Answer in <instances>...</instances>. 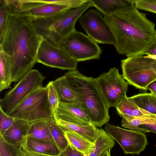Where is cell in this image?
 Wrapping results in <instances>:
<instances>
[{"label": "cell", "mask_w": 156, "mask_h": 156, "mask_svg": "<svg viewBox=\"0 0 156 156\" xmlns=\"http://www.w3.org/2000/svg\"><path fill=\"white\" fill-rule=\"evenodd\" d=\"M14 118L9 116L0 108V133H3L12 125Z\"/></svg>", "instance_id": "cell-32"}, {"label": "cell", "mask_w": 156, "mask_h": 156, "mask_svg": "<svg viewBox=\"0 0 156 156\" xmlns=\"http://www.w3.org/2000/svg\"><path fill=\"white\" fill-rule=\"evenodd\" d=\"M54 119L64 132H74L93 143L100 134V129L92 123L87 125H79L66 122L59 119Z\"/></svg>", "instance_id": "cell-16"}, {"label": "cell", "mask_w": 156, "mask_h": 156, "mask_svg": "<svg viewBox=\"0 0 156 156\" xmlns=\"http://www.w3.org/2000/svg\"><path fill=\"white\" fill-rule=\"evenodd\" d=\"M23 149L26 151L52 156H57L61 151L53 142L27 137Z\"/></svg>", "instance_id": "cell-18"}, {"label": "cell", "mask_w": 156, "mask_h": 156, "mask_svg": "<svg viewBox=\"0 0 156 156\" xmlns=\"http://www.w3.org/2000/svg\"><path fill=\"white\" fill-rule=\"evenodd\" d=\"M147 90L156 92V80L151 83L147 87Z\"/></svg>", "instance_id": "cell-38"}, {"label": "cell", "mask_w": 156, "mask_h": 156, "mask_svg": "<svg viewBox=\"0 0 156 156\" xmlns=\"http://www.w3.org/2000/svg\"><path fill=\"white\" fill-rule=\"evenodd\" d=\"M69 144L83 154L90 153L94 143L77 133L71 132H65Z\"/></svg>", "instance_id": "cell-24"}, {"label": "cell", "mask_w": 156, "mask_h": 156, "mask_svg": "<svg viewBox=\"0 0 156 156\" xmlns=\"http://www.w3.org/2000/svg\"><path fill=\"white\" fill-rule=\"evenodd\" d=\"M46 86L48 89V99L50 108L53 113V118L55 119L56 117L59 103L58 96L52 81L49 82Z\"/></svg>", "instance_id": "cell-29"}, {"label": "cell", "mask_w": 156, "mask_h": 156, "mask_svg": "<svg viewBox=\"0 0 156 156\" xmlns=\"http://www.w3.org/2000/svg\"><path fill=\"white\" fill-rule=\"evenodd\" d=\"M138 127L143 133L151 132L156 134V123L143 124L139 125Z\"/></svg>", "instance_id": "cell-35"}, {"label": "cell", "mask_w": 156, "mask_h": 156, "mask_svg": "<svg viewBox=\"0 0 156 156\" xmlns=\"http://www.w3.org/2000/svg\"><path fill=\"white\" fill-rule=\"evenodd\" d=\"M92 6L91 3L87 0L79 7L33 22L37 32L43 39L59 47L65 39L76 30L75 24L80 17Z\"/></svg>", "instance_id": "cell-4"}, {"label": "cell", "mask_w": 156, "mask_h": 156, "mask_svg": "<svg viewBox=\"0 0 156 156\" xmlns=\"http://www.w3.org/2000/svg\"><path fill=\"white\" fill-rule=\"evenodd\" d=\"M89 153L87 154H84L83 156H89Z\"/></svg>", "instance_id": "cell-41"}, {"label": "cell", "mask_w": 156, "mask_h": 156, "mask_svg": "<svg viewBox=\"0 0 156 156\" xmlns=\"http://www.w3.org/2000/svg\"><path fill=\"white\" fill-rule=\"evenodd\" d=\"M37 62L50 67L67 70H77L78 62L59 48L43 39L39 48Z\"/></svg>", "instance_id": "cell-13"}, {"label": "cell", "mask_w": 156, "mask_h": 156, "mask_svg": "<svg viewBox=\"0 0 156 156\" xmlns=\"http://www.w3.org/2000/svg\"><path fill=\"white\" fill-rule=\"evenodd\" d=\"M69 123L82 125L91 123L87 109L80 101L67 103L59 101L56 117Z\"/></svg>", "instance_id": "cell-14"}, {"label": "cell", "mask_w": 156, "mask_h": 156, "mask_svg": "<svg viewBox=\"0 0 156 156\" xmlns=\"http://www.w3.org/2000/svg\"><path fill=\"white\" fill-rule=\"evenodd\" d=\"M48 119L31 122L27 137L55 142L49 128Z\"/></svg>", "instance_id": "cell-21"}, {"label": "cell", "mask_w": 156, "mask_h": 156, "mask_svg": "<svg viewBox=\"0 0 156 156\" xmlns=\"http://www.w3.org/2000/svg\"><path fill=\"white\" fill-rule=\"evenodd\" d=\"M151 93L153 95L156 97V92L154 91L151 90Z\"/></svg>", "instance_id": "cell-40"}, {"label": "cell", "mask_w": 156, "mask_h": 156, "mask_svg": "<svg viewBox=\"0 0 156 156\" xmlns=\"http://www.w3.org/2000/svg\"><path fill=\"white\" fill-rule=\"evenodd\" d=\"M156 123V118L129 117L123 118L122 126L131 130L141 132L138 126L144 124Z\"/></svg>", "instance_id": "cell-27"}, {"label": "cell", "mask_w": 156, "mask_h": 156, "mask_svg": "<svg viewBox=\"0 0 156 156\" xmlns=\"http://www.w3.org/2000/svg\"><path fill=\"white\" fill-rule=\"evenodd\" d=\"M10 13L7 0H0V35L7 23Z\"/></svg>", "instance_id": "cell-30"}, {"label": "cell", "mask_w": 156, "mask_h": 156, "mask_svg": "<svg viewBox=\"0 0 156 156\" xmlns=\"http://www.w3.org/2000/svg\"><path fill=\"white\" fill-rule=\"evenodd\" d=\"M144 53L149 55H156V40L154 39L148 47Z\"/></svg>", "instance_id": "cell-36"}, {"label": "cell", "mask_w": 156, "mask_h": 156, "mask_svg": "<svg viewBox=\"0 0 156 156\" xmlns=\"http://www.w3.org/2000/svg\"><path fill=\"white\" fill-rule=\"evenodd\" d=\"M110 151L111 149L105 151L102 153L100 156H111Z\"/></svg>", "instance_id": "cell-39"}, {"label": "cell", "mask_w": 156, "mask_h": 156, "mask_svg": "<svg viewBox=\"0 0 156 156\" xmlns=\"http://www.w3.org/2000/svg\"><path fill=\"white\" fill-rule=\"evenodd\" d=\"M12 82L10 58L0 50V91L8 88Z\"/></svg>", "instance_id": "cell-22"}, {"label": "cell", "mask_w": 156, "mask_h": 156, "mask_svg": "<svg viewBox=\"0 0 156 156\" xmlns=\"http://www.w3.org/2000/svg\"><path fill=\"white\" fill-rule=\"evenodd\" d=\"M46 86L39 87L30 94L8 114L15 119L31 122L53 117Z\"/></svg>", "instance_id": "cell-6"}, {"label": "cell", "mask_w": 156, "mask_h": 156, "mask_svg": "<svg viewBox=\"0 0 156 156\" xmlns=\"http://www.w3.org/2000/svg\"><path fill=\"white\" fill-rule=\"evenodd\" d=\"M105 129L120 145L125 154H139L148 144L146 135L142 132L125 129L108 123Z\"/></svg>", "instance_id": "cell-12"}, {"label": "cell", "mask_w": 156, "mask_h": 156, "mask_svg": "<svg viewBox=\"0 0 156 156\" xmlns=\"http://www.w3.org/2000/svg\"><path fill=\"white\" fill-rule=\"evenodd\" d=\"M114 34L118 53L127 57L144 53L154 39V23L132 4L104 16Z\"/></svg>", "instance_id": "cell-2"}, {"label": "cell", "mask_w": 156, "mask_h": 156, "mask_svg": "<svg viewBox=\"0 0 156 156\" xmlns=\"http://www.w3.org/2000/svg\"><path fill=\"white\" fill-rule=\"evenodd\" d=\"M154 39L156 40V30L155 31Z\"/></svg>", "instance_id": "cell-42"}, {"label": "cell", "mask_w": 156, "mask_h": 156, "mask_svg": "<svg viewBox=\"0 0 156 156\" xmlns=\"http://www.w3.org/2000/svg\"><path fill=\"white\" fill-rule=\"evenodd\" d=\"M82 153L71 147L69 144L64 151L61 152L57 156H83Z\"/></svg>", "instance_id": "cell-34"}, {"label": "cell", "mask_w": 156, "mask_h": 156, "mask_svg": "<svg viewBox=\"0 0 156 156\" xmlns=\"http://www.w3.org/2000/svg\"><path fill=\"white\" fill-rule=\"evenodd\" d=\"M103 15L98 10L91 9L80 17L79 22L87 36L97 43L114 45V34Z\"/></svg>", "instance_id": "cell-10"}, {"label": "cell", "mask_w": 156, "mask_h": 156, "mask_svg": "<svg viewBox=\"0 0 156 156\" xmlns=\"http://www.w3.org/2000/svg\"><path fill=\"white\" fill-rule=\"evenodd\" d=\"M43 38L34 22L10 13L0 35V50L9 57L12 82H19L31 70L37 62L38 50Z\"/></svg>", "instance_id": "cell-1"}, {"label": "cell", "mask_w": 156, "mask_h": 156, "mask_svg": "<svg viewBox=\"0 0 156 156\" xmlns=\"http://www.w3.org/2000/svg\"><path fill=\"white\" fill-rule=\"evenodd\" d=\"M10 13L34 21L48 17L70 9L66 6L47 2L45 0H7Z\"/></svg>", "instance_id": "cell-9"}, {"label": "cell", "mask_w": 156, "mask_h": 156, "mask_svg": "<svg viewBox=\"0 0 156 156\" xmlns=\"http://www.w3.org/2000/svg\"><path fill=\"white\" fill-rule=\"evenodd\" d=\"M131 97L139 108L156 115V97L151 93H140Z\"/></svg>", "instance_id": "cell-25"}, {"label": "cell", "mask_w": 156, "mask_h": 156, "mask_svg": "<svg viewBox=\"0 0 156 156\" xmlns=\"http://www.w3.org/2000/svg\"><path fill=\"white\" fill-rule=\"evenodd\" d=\"M23 148L7 142L0 135V156H23Z\"/></svg>", "instance_id": "cell-28"}, {"label": "cell", "mask_w": 156, "mask_h": 156, "mask_svg": "<svg viewBox=\"0 0 156 156\" xmlns=\"http://www.w3.org/2000/svg\"><path fill=\"white\" fill-rule=\"evenodd\" d=\"M23 156H52L33 152H30L25 150L23 149Z\"/></svg>", "instance_id": "cell-37"}, {"label": "cell", "mask_w": 156, "mask_h": 156, "mask_svg": "<svg viewBox=\"0 0 156 156\" xmlns=\"http://www.w3.org/2000/svg\"><path fill=\"white\" fill-rule=\"evenodd\" d=\"M49 128L54 141L61 152L65 150L69 145L65 132L57 124L53 117L48 119Z\"/></svg>", "instance_id": "cell-26"}, {"label": "cell", "mask_w": 156, "mask_h": 156, "mask_svg": "<svg viewBox=\"0 0 156 156\" xmlns=\"http://www.w3.org/2000/svg\"><path fill=\"white\" fill-rule=\"evenodd\" d=\"M122 75L129 84L140 90L156 80V55L143 53L121 60Z\"/></svg>", "instance_id": "cell-5"}, {"label": "cell", "mask_w": 156, "mask_h": 156, "mask_svg": "<svg viewBox=\"0 0 156 156\" xmlns=\"http://www.w3.org/2000/svg\"><path fill=\"white\" fill-rule=\"evenodd\" d=\"M100 134L94 143L89 156H100L103 152L111 149L114 146V140L103 129H100Z\"/></svg>", "instance_id": "cell-23"}, {"label": "cell", "mask_w": 156, "mask_h": 156, "mask_svg": "<svg viewBox=\"0 0 156 156\" xmlns=\"http://www.w3.org/2000/svg\"><path fill=\"white\" fill-rule=\"evenodd\" d=\"M45 77L37 70L27 73L0 100V108L8 114L30 94L43 87Z\"/></svg>", "instance_id": "cell-7"}, {"label": "cell", "mask_w": 156, "mask_h": 156, "mask_svg": "<svg viewBox=\"0 0 156 156\" xmlns=\"http://www.w3.org/2000/svg\"><path fill=\"white\" fill-rule=\"evenodd\" d=\"M116 108L118 114L121 117H129L156 118V115L146 111L139 108L131 97L126 95Z\"/></svg>", "instance_id": "cell-17"}, {"label": "cell", "mask_w": 156, "mask_h": 156, "mask_svg": "<svg viewBox=\"0 0 156 156\" xmlns=\"http://www.w3.org/2000/svg\"><path fill=\"white\" fill-rule=\"evenodd\" d=\"M135 5L139 10L156 14V0H136Z\"/></svg>", "instance_id": "cell-31"}, {"label": "cell", "mask_w": 156, "mask_h": 156, "mask_svg": "<svg viewBox=\"0 0 156 156\" xmlns=\"http://www.w3.org/2000/svg\"><path fill=\"white\" fill-rule=\"evenodd\" d=\"M104 16L109 15L135 4L136 0H88Z\"/></svg>", "instance_id": "cell-20"}, {"label": "cell", "mask_w": 156, "mask_h": 156, "mask_svg": "<svg viewBox=\"0 0 156 156\" xmlns=\"http://www.w3.org/2000/svg\"><path fill=\"white\" fill-rule=\"evenodd\" d=\"M47 2L60 5L70 9L77 8L81 6L87 0H45Z\"/></svg>", "instance_id": "cell-33"}, {"label": "cell", "mask_w": 156, "mask_h": 156, "mask_svg": "<svg viewBox=\"0 0 156 156\" xmlns=\"http://www.w3.org/2000/svg\"><path fill=\"white\" fill-rule=\"evenodd\" d=\"M59 48L78 62L99 59L101 53L97 42L76 30L65 39Z\"/></svg>", "instance_id": "cell-8"}, {"label": "cell", "mask_w": 156, "mask_h": 156, "mask_svg": "<svg viewBox=\"0 0 156 156\" xmlns=\"http://www.w3.org/2000/svg\"><path fill=\"white\" fill-rule=\"evenodd\" d=\"M30 122L14 118L11 126L3 133H0L8 143L23 148L27 138Z\"/></svg>", "instance_id": "cell-15"}, {"label": "cell", "mask_w": 156, "mask_h": 156, "mask_svg": "<svg viewBox=\"0 0 156 156\" xmlns=\"http://www.w3.org/2000/svg\"><path fill=\"white\" fill-rule=\"evenodd\" d=\"M52 82L57 92L59 101L67 103L82 102L80 98L72 89L64 75Z\"/></svg>", "instance_id": "cell-19"}, {"label": "cell", "mask_w": 156, "mask_h": 156, "mask_svg": "<svg viewBox=\"0 0 156 156\" xmlns=\"http://www.w3.org/2000/svg\"><path fill=\"white\" fill-rule=\"evenodd\" d=\"M64 75L85 105L91 123L99 127L107 123L109 108L96 78L85 76L77 70L69 71Z\"/></svg>", "instance_id": "cell-3"}, {"label": "cell", "mask_w": 156, "mask_h": 156, "mask_svg": "<svg viewBox=\"0 0 156 156\" xmlns=\"http://www.w3.org/2000/svg\"><path fill=\"white\" fill-rule=\"evenodd\" d=\"M96 79L109 108H116L126 95L128 83L115 67L101 74Z\"/></svg>", "instance_id": "cell-11"}]
</instances>
